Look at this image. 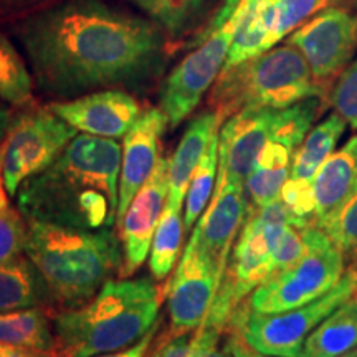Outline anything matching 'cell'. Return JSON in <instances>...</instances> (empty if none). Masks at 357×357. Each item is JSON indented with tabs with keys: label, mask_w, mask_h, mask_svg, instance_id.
Returning a JSON list of instances; mask_svg holds the SVG:
<instances>
[{
	"label": "cell",
	"mask_w": 357,
	"mask_h": 357,
	"mask_svg": "<svg viewBox=\"0 0 357 357\" xmlns=\"http://www.w3.org/2000/svg\"><path fill=\"white\" fill-rule=\"evenodd\" d=\"M12 25L35 84L56 101L111 88L146 93L171 58L155 22L105 0H60Z\"/></svg>",
	"instance_id": "6da1fadb"
},
{
	"label": "cell",
	"mask_w": 357,
	"mask_h": 357,
	"mask_svg": "<svg viewBox=\"0 0 357 357\" xmlns=\"http://www.w3.org/2000/svg\"><path fill=\"white\" fill-rule=\"evenodd\" d=\"M123 144L77 134L45 171L26 178L17 207L26 220L83 230L116 229Z\"/></svg>",
	"instance_id": "7a4b0ae2"
},
{
	"label": "cell",
	"mask_w": 357,
	"mask_h": 357,
	"mask_svg": "<svg viewBox=\"0 0 357 357\" xmlns=\"http://www.w3.org/2000/svg\"><path fill=\"white\" fill-rule=\"evenodd\" d=\"M25 255L50 291L52 316L78 310L114 276H121L123 243L113 229L83 230L26 220Z\"/></svg>",
	"instance_id": "3957f363"
},
{
	"label": "cell",
	"mask_w": 357,
	"mask_h": 357,
	"mask_svg": "<svg viewBox=\"0 0 357 357\" xmlns=\"http://www.w3.org/2000/svg\"><path fill=\"white\" fill-rule=\"evenodd\" d=\"M167 287L149 278L111 280L78 310L52 316L56 357H93L136 344L158 323Z\"/></svg>",
	"instance_id": "277c9868"
},
{
	"label": "cell",
	"mask_w": 357,
	"mask_h": 357,
	"mask_svg": "<svg viewBox=\"0 0 357 357\" xmlns=\"http://www.w3.org/2000/svg\"><path fill=\"white\" fill-rule=\"evenodd\" d=\"M323 96L324 88L312 77L305 56L288 43L223 68L211 88L207 105L225 123L243 109H283Z\"/></svg>",
	"instance_id": "5b68a950"
},
{
	"label": "cell",
	"mask_w": 357,
	"mask_h": 357,
	"mask_svg": "<svg viewBox=\"0 0 357 357\" xmlns=\"http://www.w3.org/2000/svg\"><path fill=\"white\" fill-rule=\"evenodd\" d=\"M243 13V0H225L208 29L200 32L192 45L194 52L169 71L159 88V108L167 116L169 126L177 128L194 113L211 91L225 66L236 29Z\"/></svg>",
	"instance_id": "8992f818"
},
{
	"label": "cell",
	"mask_w": 357,
	"mask_h": 357,
	"mask_svg": "<svg viewBox=\"0 0 357 357\" xmlns=\"http://www.w3.org/2000/svg\"><path fill=\"white\" fill-rule=\"evenodd\" d=\"M306 252L300 260L276 271L250 294L248 307L255 312L273 314L294 310L319 300L341 281L344 255L318 225L303 229Z\"/></svg>",
	"instance_id": "52a82bcc"
},
{
	"label": "cell",
	"mask_w": 357,
	"mask_h": 357,
	"mask_svg": "<svg viewBox=\"0 0 357 357\" xmlns=\"http://www.w3.org/2000/svg\"><path fill=\"white\" fill-rule=\"evenodd\" d=\"M357 294V270H347L319 300L294 310L263 314L238 306L227 326L240 329L253 349L273 357H300L306 339L323 321Z\"/></svg>",
	"instance_id": "ba28073f"
},
{
	"label": "cell",
	"mask_w": 357,
	"mask_h": 357,
	"mask_svg": "<svg viewBox=\"0 0 357 357\" xmlns=\"http://www.w3.org/2000/svg\"><path fill=\"white\" fill-rule=\"evenodd\" d=\"M77 129L58 118L47 106H30L13 114L3 141V185L8 195H17L26 178L53 164Z\"/></svg>",
	"instance_id": "9c48e42d"
},
{
	"label": "cell",
	"mask_w": 357,
	"mask_h": 357,
	"mask_svg": "<svg viewBox=\"0 0 357 357\" xmlns=\"http://www.w3.org/2000/svg\"><path fill=\"white\" fill-rule=\"evenodd\" d=\"M223 275L212 258L205 253L197 235L192 236L184 250L176 273L167 284L169 334L194 333L207 318Z\"/></svg>",
	"instance_id": "30bf717a"
},
{
	"label": "cell",
	"mask_w": 357,
	"mask_h": 357,
	"mask_svg": "<svg viewBox=\"0 0 357 357\" xmlns=\"http://www.w3.org/2000/svg\"><path fill=\"white\" fill-rule=\"evenodd\" d=\"M329 0H243V13L225 66L258 56L300 29Z\"/></svg>",
	"instance_id": "8fae6325"
},
{
	"label": "cell",
	"mask_w": 357,
	"mask_h": 357,
	"mask_svg": "<svg viewBox=\"0 0 357 357\" xmlns=\"http://www.w3.org/2000/svg\"><path fill=\"white\" fill-rule=\"evenodd\" d=\"M321 86L341 73L357 48V17L342 8H324L289 35Z\"/></svg>",
	"instance_id": "7c38bea8"
},
{
	"label": "cell",
	"mask_w": 357,
	"mask_h": 357,
	"mask_svg": "<svg viewBox=\"0 0 357 357\" xmlns=\"http://www.w3.org/2000/svg\"><path fill=\"white\" fill-rule=\"evenodd\" d=\"M58 118L77 131L93 136L121 139L142 114L137 98L126 89H100L73 100L48 105Z\"/></svg>",
	"instance_id": "4fadbf2b"
},
{
	"label": "cell",
	"mask_w": 357,
	"mask_h": 357,
	"mask_svg": "<svg viewBox=\"0 0 357 357\" xmlns=\"http://www.w3.org/2000/svg\"><path fill=\"white\" fill-rule=\"evenodd\" d=\"M169 195V158H160L158 166L137 190L128 212L118 225L123 243L121 278L136 273L149 257L151 245Z\"/></svg>",
	"instance_id": "5bb4252c"
},
{
	"label": "cell",
	"mask_w": 357,
	"mask_h": 357,
	"mask_svg": "<svg viewBox=\"0 0 357 357\" xmlns=\"http://www.w3.org/2000/svg\"><path fill=\"white\" fill-rule=\"evenodd\" d=\"M278 109L252 108L227 119L218 139L217 181L245 184L257 159L273 132Z\"/></svg>",
	"instance_id": "9a60e30c"
},
{
	"label": "cell",
	"mask_w": 357,
	"mask_h": 357,
	"mask_svg": "<svg viewBox=\"0 0 357 357\" xmlns=\"http://www.w3.org/2000/svg\"><path fill=\"white\" fill-rule=\"evenodd\" d=\"M169 126L167 116L160 108H149L123 137L121 174H119V204L116 229L126 215L129 204L137 190L158 166L162 151V137Z\"/></svg>",
	"instance_id": "2e32d148"
},
{
	"label": "cell",
	"mask_w": 357,
	"mask_h": 357,
	"mask_svg": "<svg viewBox=\"0 0 357 357\" xmlns=\"http://www.w3.org/2000/svg\"><path fill=\"white\" fill-rule=\"evenodd\" d=\"M248 215V200L245 184L231 181H217L215 190L207 212L195 223L194 234L220 273L225 276L227 266L238 231H242Z\"/></svg>",
	"instance_id": "e0dca14e"
},
{
	"label": "cell",
	"mask_w": 357,
	"mask_h": 357,
	"mask_svg": "<svg viewBox=\"0 0 357 357\" xmlns=\"http://www.w3.org/2000/svg\"><path fill=\"white\" fill-rule=\"evenodd\" d=\"M222 124L220 116L212 109L204 111L189 123L176 153L169 158V202L184 205L192 174L213 137L220 132Z\"/></svg>",
	"instance_id": "ac0fdd59"
},
{
	"label": "cell",
	"mask_w": 357,
	"mask_h": 357,
	"mask_svg": "<svg viewBox=\"0 0 357 357\" xmlns=\"http://www.w3.org/2000/svg\"><path fill=\"white\" fill-rule=\"evenodd\" d=\"M357 185V134L326 159L312 181L314 223L331 213L349 197Z\"/></svg>",
	"instance_id": "d6986e66"
},
{
	"label": "cell",
	"mask_w": 357,
	"mask_h": 357,
	"mask_svg": "<svg viewBox=\"0 0 357 357\" xmlns=\"http://www.w3.org/2000/svg\"><path fill=\"white\" fill-rule=\"evenodd\" d=\"M37 306L50 311V291L32 260L20 255L0 263V312Z\"/></svg>",
	"instance_id": "ffe728a7"
},
{
	"label": "cell",
	"mask_w": 357,
	"mask_h": 357,
	"mask_svg": "<svg viewBox=\"0 0 357 357\" xmlns=\"http://www.w3.org/2000/svg\"><path fill=\"white\" fill-rule=\"evenodd\" d=\"M357 349V294L307 336L300 357H341Z\"/></svg>",
	"instance_id": "44dd1931"
},
{
	"label": "cell",
	"mask_w": 357,
	"mask_h": 357,
	"mask_svg": "<svg viewBox=\"0 0 357 357\" xmlns=\"http://www.w3.org/2000/svg\"><path fill=\"white\" fill-rule=\"evenodd\" d=\"M0 342L24 349L55 352L56 337L47 307L0 312Z\"/></svg>",
	"instance_id": "7402d4cb"
},
{
	"label": "cell",
	"mask_w": 357,
	"mask_h": 357,
	"mask_svg": "<svg viewBox=\"0 0 357 357\" xmlns=\"http://www.w3.org/2000/svg\"><path fill=\"white\" fill-rule=\"evenodd\" d=\"M347 123L333 111L328 118L310 129L306 137L293 155L289 178L312 182L326 159L336 151V146L346 131Z\"/></svg>",
	"instance_id": "603a6c76"
},
{
	"label": "cell",
	"mask_w": 357,
	"mask_h": 357,
	"mask_svg": "<svg viewBox=\"0 0 357 357\" xmlns=\"http://www.w3.org/2000/svg\"><path fill=\"white\" fill-rule=\"evenodd\" d=\"M33 83L29 63L0 30V100L17 109L35 106Z\"/></svg>",
	"instance_id": "cb8c5ba5"
},
{
	"label": "cell",
	"mask_w": 357,
	"mask_h": 357,
	"mask_svg": "<svg viewBox=\"0 0 357 357\" xmlns=\"http://www.w3.org/2000/svg\"><path fill=\"white\" fill-rule=\"evenodd\" d=\"M184 230L182 205L172 204L167 200L158 229H155L149 253V270L155 281H164L174 270Z\"/></svg>",
	"instance_id": "d4e9b609"
},
{
	"label": "cell",
	"mask_w": 357,
	"mask_h": 357,
	"mask_svg": "<svg viewBox=\"0 0 357 357\" xmlns=\"http://www.w3.org/2000/svg\"><path fill=\"white\" fill-rule=\"evenodd\" d=\"M132 7L155 22L167 37L178 40L202 15L207 0H128Z\"/></svg>",
	"instance_id": "484cf974"
},
{
	"label": "cell",
	"mask_w": 357,
	"mask_h": 357,
	"mask_svg": "<svg viewBox=\"0 0 357 357\" xmlns=\"http://www.w3.org/2000/svg\"><path fill=\"white\" fill-rule=\"evenodd\" d=\"M218 139L220 132L213 137L211 146L207 147L205 154L200 159L199 166L195 167L189 182V189L185 195V212H184V227L185 231H190L202 217V213L211 202L213 190L217 185L218 176Z\"/></svg>",
	"instance_id": "4316f807"
},
{
	"label": "cell",
	"mask_w": 357,
	"mask_h": 357,
	"mask_svg": "<svg viewBox=\"0 0 357 357\" xmlns=\"http://www.w3.org/2000/svg\"><path fill=\"white\" fill-rule=\"evenodd\" d=\"M318 225L344 257L357 255V185L339 207L328 213Z\"/></svg>",
	"instance_id": "83f0119b"
},
{
	"label": "cell",
	"mask_w": 357,
	"mask_h": 357,
	"mask_svg": "<svg viewBox=\"0 0 357 357\" xmlns=\"http://www.w3.org/2000/svg\"><path fill=\"white\" fill-rule=\"evenodd\" d=\"M29 225L19 207H13L10 200L0 205V263L19 258L25 253Z\"/></svg>",
	"instance_id": "f1b7e54d"
},
{
	"label": "cell",
	"mask_w": 357,
	"mask_h": 357,
	"mask_svg": "<svg viewBox=\"0 0 357 357\" xmlns=\"http://www.w3.org/2000/svg\"><path fill=\"white\" fill-rule=\"evenodd\" d=\"M329 101L347 126L357 131V58L339 75Z\"/></svg>",
	"instance_id": "f546056e"
},
{
	"label": "cell",
	"mask_w": 357,
	"mask_h": 357,
	"mask_svg": "<svg viewBox=\"0 0 357 357\" xmlns=\"http://www.w3.org/2000/svg\"><path fill=\"white\" fill-rule=\"evenodd\" d=\"M306 252V240L303 229L300 227L289 225L281 238L276 243V247L271 253V266H273V273L284 270V268L291 266Z\"/></svg>",
	"instance_id": "4dcf8cb0"
},
{
	"label": "cell",
	"mask_w": 357,
	"mask_h": 357,
	"mask_svg": "<svg viewBox=\"0 0 357 357\" xmlns=\"http://www.w3.org/2000/svg\"><path fill=\"white\" fill-rule=\"evenodd\" d=\"M194 333L185 334H155L153 344L149 346L144 357H187Z\"/></svg>",
	"instance_id": "1f68e13d"
},
{
	"label": "cell",
	"mask_w": 357,
	"mask_h": 357,
	"mask_svg": "<svg viewBox=\"0 0 357 357\" xmlns=\"http://www.w3.org/2000/svg\"><path fill=\"white\" fill-rule=\"evenodd\" d=\"M60 0H0V24H13Z\"/></svg>",
	"instance_id": "d6a6232c"
},
{
	"label": "cell",
	"mask_w": 357,
	"mask_h": 357,
	"mask_svg": "<svg viewBox=\"0 0 357 357\" xmlns=\"http://www.w3.org/2000/svg\"><path fill=\"white\" fill-rule=\"evenodd\" d=\"M225 334H227L225 346L229 347L231 357H273V356L261 354V352L253 349V347L243 339L240 329L234 328V326H227Z\"/></svg>",
	"instance_id": "836d02e7"
},
{
	"label": "cell",
	"mask_w": 357,
	"mask_h": 357,
	"mask_svg": "<svg viewBox=\"0 0 357 357\" xmlns=\"http://www.w3.org/2000/svg\"><path fill=\"white\" fill-rule=\"evenodd\" d=\"M158 328H159V321L155 323L149 331L146 333L144 337H141L136 344H132L131 347H126L123 351H114V352H106V354H100V356H93V357H144L149 346L153 344L155 334H158Z\"/></svg>",
	"instance_id": "e575fe53"
},
{
	"label": "cell",
	"mask_w": 357,
	"mask_h": 357,
	"mask_svg": "<svg viewBox=\"0 0 357 357\" xmlns=\"http://www.w3.org/2000/svg\"><path fill=\"white\" fill-rule=\"evenodd\" d=\"M0 357H56V352L24 349V347H15L0 342Z\"/></svg>",
	"instance_id": "d590c367"
},
{
	"label": "cell",
	"mask_w": 357,
	"mask_h": 357,
	"mask_svg": "<svg viewBox=\"0 0 357 357\" xmlns=\"http://www.w3.org/2000/svg\"><path fill=\"white\" fill-rule=\"evenodd\" d=\"M13 111L10 108H7V102L0 101V144L6 141L8 128H10L12 119H13Z\"/></svg>",
	"instance_id": "8d00e7d4"
},
{
	"label": "cell",
	"mask_w": 357,
	"mask_h": 357,
	"mask_svg": "<svg viewBox=\"0 0 357 357\" xmlns=\"http://www.w3.org/2000/svg\"><path fill=\"white\" fill-rule=\"evenodd\" d=\"M2 166H3V142L0 144V205L8 202V192L6 189V185H3Z\"/></svg>",
	"instance_id": "74e56055"
},
{
	"label": "cell",
	"mask_w": 357,
	"mask_h": 357,
	"mask_svg": "<svg viewBox=\"0 0 357 357\" xmlns=\"http://www.w3.org/2000/svg\"><path fill=\"white\" fill-rule=\"evenodd\" d=\"M205 357H231L229 347H227L225 344L220 346L217 342V344H213L211 349L207 351V354H205Z\"/></svg>",
	"instance_id": "f35d334b"
},
{
	"label": "cell",
	"mask_w": 357,
	"mask_h": 357,
	"mask_svg": "<svg viewBox=\"0 0 357 357\" xmlns=\"http://www.w3.org/2000/svg\"><path fill=\"white\" fill-rule=\"evenodd\" d=\"M352 356H354V351L347 352V354H344V356H341V357H352Z\"/></svg>",
	"instance_id": "ab89813d"
}]
</instances>
